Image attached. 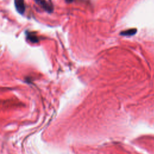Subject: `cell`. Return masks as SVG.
Instances as JSON below:
<instances>
[{
  "label": "cell",
  "instance_id": "1",
  "mask_svg": "<svg viewBox=\"0 0 154 154\" xmlns=\"http://www.w3.org/2000/svg\"><path fill=\"white\" fill-rule=\"evenodd\" d=\"M14 5L17 11L20 14H23L25 10L23 0H14Z\"/></svg>",
  "mask_w": 154,
  "mask_h": 154
},
{
  "label": "cell",
  "instance_id": "2",
  "mask_svg": "<svg viewBox=\"0 0 154 154\" xmlns=\"http://www.w3.org/2000/svg\"><path fill=\"white\" fill-rule=\"evenodd\" d=\"M35 1L47 11L50 12L52 10V6H51L45 0H35Z\"/></svg>",
  "mask_w": 154,
  "mask_h": 154
},
{
  "label": "cell",
  "instance_id": "3",
  "mask_svg": "<svg viewBox=\"0 0 154 154\" xmlns=\"http://www.w3.org/2000/svg\"><path fill=\"white\" fill-rule=\"evenodd\" d=\"M26 38L29 42H31L32 43H37L38 41L37 35L33 32H29L28 33H27L26 34Z\"/></svg>",
  "mask_w": 154,
  "mask_h": 154
},
{
  "label": "cell",
  "instance_id": "4",
  "mask_svg": "<svg viewBox=\"0 0 154 154\" xmlns=\"http://www.w3.org/2000/svg\"><path fill=\"white\" fill-rule=\"evenodd\" d=\"M135 32H136V29H128V30L123 31L120 33V34L123 35H131L134 34Z\"/></svg>",
  "mask_w": 154,
  "mask_h": 154
},
{
  "label": "cell",
  "instance_id": "5",
  "mask_svg": "<svg viewBox=\"0 0 154 154\" xmlns=\"http://www.w3.org/2000/svg\"><path fill=\"white\" fill-rule=\"evenodd\" d=\"M66 2H72L73 0H66Z\"/></svg>",
  "mask_w": 154,
  "mask_h": 154
}]
</instances>
